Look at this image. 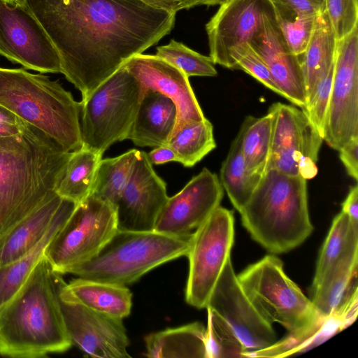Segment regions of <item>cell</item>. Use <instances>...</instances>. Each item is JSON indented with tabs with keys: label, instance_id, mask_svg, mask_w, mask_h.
Listing matches in <instances>:
<instances>
[{
	"label": "cell",
	"instance_id": "obj_20",
	"mask_svg": "<svg viewBox=\"0 0 358 358\" xmlns=\"http://www.w3.org/2000/svg\"><path fill=\"white\" fill-rule=\"evenodd\" d=\"M248 43L267 65L281 96L303 108L306 101L301 64L287 47L275 17L266 18Z\"/></svg>",
	"mask_w": 358,
	"mask_h": 358
},
{
	"label": "cell",
	"instance_id": "obj_41",
	"mask_svg": "<svg viewBox=\"0 0 358 358\" xmlns=\"http://www.w3.org/2000/svg\"><path fill=\"white\" fill-rule=\"evenodd\" d=\"M301 15H317L325 10V0H271Z\"/></svg>",
	"mask_w": 358,
	"mask_h": 358
},
{
	"label": "cell",
	"instance_id": "obj_40",
	"mask_svg": "<svg viewBox=\"0 0 358 358\" xmlns=\"http://www.w3.org/2000/svg\"><path fill=\"white\" fill-rule=\"evenodd\" d=\"M334 69V63L318 83L305 107L301 109L322 137L332 87Z\"/></svg>",
	"mask_w": 358,
	"mask_h": 358
},
{
	"label": "cell",
	"instance_id": "obj_29",
	"mask_svg": "<svg viewBox=\"0 0 358 358\" xmlns=\"http://www.w3.org/2000/svg\"><path fill=\"white\" fill-rule=\"evenodd\" d=\"M263 176L250 172L245 165L240 132L232 141L220 169V182L239 212L250 198Z\"/></svg>",
	"mask_w": 358,
	"mask_h": 358
},
{
	"label": "cell",
	"instance_id": "obj_12",
	"mask_svg": "<svg viewBox=\"0 0 358 358\" xmlns=\"http://www.w3.org/2000/svg\"><path fill=\"white\" fill-rule=\"evenodd\" d=\"M0 55L27 69L62 73L59 54L27 5L0 0Z\"/></svg>",
	"mask_w": 358,
	"mask_h": 358
},
{
	"label": "cell",
	"instance_id": "obj_45",
	"mask_svg": "<svg viewBox=\"0 0 358 358\" xmlns=\"http://www.w3.org/2000/svg\"><path fill=\"white\" fill-rule=\"evenodd\" d=\"M23 121L20 124H12L8 123H0V137L14 136L20 133Z\"/></svg>",
	"mask_w": 358,
	"mask_h": 358
},
{
	"label": "cell",
	"instance_id": "obj_37",
	"mask_svg": "<svg viewBox=\"0 0 358 358\" xmlns=\"http://www.w3.org/2000/svg\"><path fill=\"white\" fill-rule=\"evenodd\" d=\"M274 6L275 19L290 51L299 55L306 50L317 15H301L280 5Z\"/></svg>",
	"mask_w": 358,
	"mask_h": 358
},
{
	"label": "cell",
	"instance_id": "obj_6",
	"mask_svg": "<svg viewBox=\"0 0 358 358\" xmlns=\"http://www.w3.org/2000/svg\"><path fill=\"white\" fill-rule=\"evenodd\" d=\"M193 234L173 236L155 231L117 229L95 256L70 268L67 273L127 285L161 264L187 256Z\"/></svg>",
	"mask_w": 358,
	"mask_h": 358
},
{
	"label": "cell",
	"instance_id": "obj_15",
	"mask_svg": "<svg viewBox=\"0 0 358 358\" xmlns=\"http://www.w3.org/2000/svg\"><path fill=\"white\" fill-rule=\"evenodd\" d=\"M223 195L217 176L203 168L179 192L169 197L154 231L173 236L192 235L220 206Z\"/></svg>",
	"mask_w": 358,
	"mask_h": 358
},
{
	"label": "cell",
	"instance_id": "obj_35",
	"mask_svg": "<svg viewBox=\"0 0 358 358\" xmlns=\"http://www.w3.org/2000/svg\"><path fill=\"white\" fill-rule=\"evenodd\" d=\"M206 308L208 358H245L248 350L232 328L216 312L210 308Z\"/></svg>",
	"mask_w": 358,
	"mask_h": 358
},
{
	"label": "cell",
	"instance_id": "obj_30",
	"mask_svg": "<svg viewBox=\"0 0 358 358\" xmlns=\"http://www.w3.org/2000/svg\"><path fill=\"white\" fill-rule=\"evenodd\" d=\"M345 327L336 317H322L310 327L276 341L262 350L248 352L246 357H283L304 352L324 342Z\"/></svg>",
	"mask_w": 358,
	"mask_h": 358
},
{
	"label": "cell",
	"instance_id": "obj_22",
	"mask_svg": "<svg viewBox=\"0 0 358 358\" xmlns=\"http://www.w3.org/2000/svg\"><path fill=\"white\" fill-rule=\"evenodd\" d=\"M178 119L174 102L163 94L146 90L127 134L139 147H159L167 144Z\"/></svg>",
	"mask_w": 358,
	"mask_h": 358
},
{
	"label": "cell",
	"instance_id": "obj_19",
	"mask_svg": "<svg viewBox=\"0 0 358 358\" xmlns=\"http://www.w3.org/2000/svg\"><path fill=\"white\" fill-rule=\"evenodd\" d=\"M123 66L138 80L143 92H159L174 102L178 119L173 134L205 118L189 78L173 65L157 55L142 53L133 56Z\"/></svg>",
	"mask_w": 358,
	"mask_h": 358
},
{
	"label": "cell",
	"instance_id": "obj_16",
	"mask_svg": "<svg viewBox=\"0 0 358 358\" xmlns=\"http://www.w3.org/2000/svg\"><path fill=\"white\" fill-rule=\"evenodd\" d=\"M206 24L210 57L231 69V52L248 43L266 18L275 17L271 0H229Z\"/></svg>",
	"mask_w": 358,
	"mask_h": 358
},
{
	"label": "cell",
	"instance_id": "obj_5",
	"mask_svg": "<svg viewBox=\"0 0 358 358\" xmlns=\"http://www.w3.org/2000/svg\"><path fill=\"white\" fill-rule=\"evenodd\" d=\"M0 105L66 151L82 148L81 103L57 81L22 68L0 67Z\"/></svg>",
	"mask_w": 358,
	"mask_h": 358
},
{
	"label": "cell",
	"instance_id": "obj_1",
	"mask_svg": "<svg viewBox=\"0 0 358 358\" xmlns=\"http://www.w3.org/2000/svg\"><path fill=\"white\" fill-rule=\"evenodd\" d=\"M85 99L129 59L173 29L176 13L143 0H27Z\"/></svg>",
	"mask_w": 358,
	"mask_h": 358
},
{
	"label": "cell",
	"instance_id": "obj_23",
	"mask_svg": "<svg viewBox=\"0 0 358 358\" xmlns=\"http://www.w3.org/2000/svg\"><path fill=\"white\" fill-rule=\"evenodd\" d=\"M59 296L110 317L123 319L131 312L132 294L126 285L78 278L69 283L57 273Z\"/></svg>",
	"mask_w": 358,
	"mask_h": 358
},
{
	"label": "cell",
	"instance_id": "obj_18",
	"mask_svg": "<svg viewBox=\"0 0 358 358\" xmlns=\"http://www.w3.org/2000/svg\"><path fill=\"white\" fill-rule=\"evenodd\" d=\"M59 301L68 334L72 343L85 353L97 358L130 357L127 351L129 340L122 319L59 296Z\"/></svg>",
	"mask_w": 358,
	"mask_h": 358
},
{
	"label": "cell",
	"instance_id": "obj_10",
	"mask_svg": "<svg viewBox=\"0 0 358 358\" xmlns=\"http://www.w3.org/2000/svg\"><path fill=\"white\" fill-rule=\"evenodd\" d=\"M234 240L232 210L218 206L193 234L185 289L187 303L196 308H206L213 289L230 258Z\"/></svg>",
	"mask_w": 358,
	"mask_h": 358
},
{
	"label": "cell",
	"instance_id": "obj_33",
	"mask_svg": "<svg viewBox=\"0 0 358 358\" xmlns=\"http://www.w3.org/2000/svg\"><path fill=\"white\" fill-rule=\"evenodd\" d=\"M138 152L139 150L133 149L115 157L101 158L96 169L90 195L98 197L115 208Z\"/></svg>",
	"mask_w": 358,
	"mask_h": 358
},
{
	"label": "cell",
	"instance_id": "obj_25",
	"mask_svg": "<svg viewBox=\"0 0 358 358\" xmlns=\"http://www.w3.org/2000/svg\"><path fill=\"white\" fill-rule=\"evenodd\" d=\"M150 358H208L206 329L199 322L151 333L144 338Z\"/></svg>",
	"mask_w": 358,
	"mask_h": 358
},
{
	"label": "cell",
	"instance_id": "obj_11",
	"mask_svg": "<svg viewBox=\"0 0 358 358\" xmlns=\"http://www.w3.org/2000/svg\"><path fill=\"white\" fill-rule=\"evenodd\" d=\"M272 138L268 169L308 180L317 173L316 163L323 138L302 110L274 103ZM266 169V170H267Z\"/></svg>",
	"mask_w": 358,
	"mask_h": 358
},
{
	"label": "cell",
	"instance_id": "obj_49",
	"mask_svg": "<svg viewBox=\"0 0 358 358\" xmlns=\"http://www.w3.org/2000/svg\"><path fill=\"white\" fill-rule=\"evenodd\" d=\"M229 0H199V5H207V6H214V5H221Z\"/></svg>",
	"mask_w": 358,
	"mask_h": 358
},
{
	"label": "cell",
	"instance_id": "obj_39",
	"mask_svg": "<svg viewBox=\"0 0 358 358\" xmlns=\"http://www.w3.org/2000/svg\"><path fill=\"white\" fill-rule=\"evenodd\" d=\"M325 10L337 41L358 27V0H325Z\"/></svg>",
	"mask_w": 358,
	"mask_h": 358
},
{
	"label": "cell",
	"instance_id": "obj_43",
	"mask_svg": "<svg viewBox=\"0 0 358 358\" xmlns=\"http://www.w3.org/2000/svg\"><path fill=\"white\" fill-rule=\"evenodd\" d=\"M147 157L152 165H159L169 162H177L174 152L167 145L156 147L149 153H147Z\"/></svg>",
	"mask_w": 358,
	"mask_h": 358
},
{
	"label": "cell",
	"instance_id": "obj_26",
	"mask_svg": "<svg viewBox=\"0 0 358 358\" xmlns=\"http://www.w3.org/2000/svg\"><path fill=\"white\" fill-rule=\"evenodd\" d=\"M76 206L75 202L63 199L41 242L23 257L0 267V310L24 285L39 260L44 257L48 245L65 224Z\"/></svg>",
	"mask_w": 358,
	"mask_h": 358
},
{
	"label": "cell",
	"instance_id": "obj_3",
	"mask_svg": "<svg viewBox=\"0 0 358 358\" xmlns=\"http://www.w3.org/2000/svg\"><path fill=\"white\" fill-rule=\"evenodd\" d=\"M72 344L60 308L57 273L44 256L0 310V355L43 357L64 352Z\"/></svg>",
	"mask_w": 358,
	"mask_h": 358
},
{
	"label": "cell",
	"instance_id": "obj_17",
	"mask_svg": "<svg viewBox=\"0 0 358 358\" xmlns=\"http://www.w3.org/2000/svg\"><path fill=\"white\" fill-rule=\"evenodd\" d=\"M168 199L165 182L155 173L147 153L139 150L116 204L117 229L154 231L157 217Z\"/></svg>",
	"mask_w": 358,
	"mask_h": 358
},
{
	"label": "cell",
	"instance_id": "obj_8",
	"mask_svg": "<svg viewBox=\"0 0 358 358\" xmlns=\"http://www.w3.org/2000/svg\"><path fill=\"white\" fill-rule=\"evenodd\" d=\"M239 284L261 316L289 334L301 331L320 317L310 299L285 273L282 262L268 255L237 275Z\"/></svg>",
	"mask_w": 358,
	"mask_h": 358
},
{
	"label": "cell",
	"instance_id": "obj_44",
	"mask_svg": "<svg viewBox=\"0 0 358 358\" xmlns=\"http://www.w3.org/2000/svg\"><path fill=\"white\" fill-rule=\"evenodd\" d=\"M351 220L358 224V186L351 187L348 194L342 203V210Z\"/></svg>",
	"mask_w": 358,
	"mask_h": 358
},
{
	"label": "cell",
	"instance_id": "obj_32",
	"mask_svg": "<svg viewBox=\"0 0 358 358\" xmlns=\"http://www.w3.org/2000/svg\"><path fill=\"white\" fill-rule=\"evenodd\" d=\"M273 115L248 116L239 131L241 148L248 170L263 176L266 171L271 146Z\"/></svg>",
	"mask_w": 358,
	"mask_h": 358
},
{
	"label": "cell",
	"instance_id": "obj_24",
	"mask_svg": "<svg viewBox=\"0 0 358 358\" xmlns=\"http://www.w3.org/2000/svg\"><path fill=\"white\" fill-rule=\"evenodd\" d=\"M62 199L56 194L0 236V267L23 257L41 242Z\"/></svg>",
	"mask_w": 358,
	"mask_h": 358
},
{
	"label": "cell",
	"instance_id": "obj_46",
	"mask_svg": "<svg viewBox=\"0 0 358 358\" xmlns=\"http://www.w3.org/2000/svg\"><path fill=\"white\" fill-rule=\"evenodd\" d=\"M22 122L15 114L0 105V123L20 124Z\"/></svg>",
	"mask_w": 358,
	"mask_h": 358
},
{
	"label": "cell",
	"instance_id": "obj_50",
	"mask_svg": "<svg viewBox=\"0 0 358 358\" xmlns=\"http://www.w3.org/2000/svg\"><path fill=\"white\" fill-rule=\"evenodd\" d=\"M4 1L11 5H15V4L27 5V0H4Z\"/></svg>",
	"mask_w": 358,
	"mask_h": 358
},
{
	"label": "cell",
	"instance_id": "obj_14",
	"mask_svg": "<svg viewBox=\"0 0 358 358\" xmlns=\"http://www.w3.org/2000/svg\"><path fill=\"white\" fill-rule=\"evenodd\" d=\"M206 308L213 310L229 324L248 352L264 349L276 342L272 324L261 316L243 291L231 257L219 276Z\"/></svg>",
	"mask_w": 358,
	"mask_h": 358
},
{
	"label": "cell",
	"instance_id": "obj_2",
	"mask_svg": "<svg viewBox=\"0 0 358 358\" xmlns=\"http://www.w3.org/2000/svg\"><path fill=\"white\" fill-rule=\"evenodd\" d=\"M71 155L25 122L0 137V236L57 194Z\"/></svg>",
	"mask_w": 358,
	"mask_h": 358
},
{
	"label": "cell",
	"instance_id": "obj_7",
	"mask_svg": "<svg viewBox=\"0 0 358 358\" xmlns=\"http://www.w3.org/2000/svg\"><path fill=\"white\" fill-rule=\"evenodd\" d=\"M144 94L138 80L122 65L80 101L83 146L99 155L126 139Z\"/></svg>",
	"mask_w": 358,
	"mask_h": 358
},
{
	"label": "cell",
	"instance_id": "obj_48",
	"mask_svg": "<svg viewBox=\"0 0 358 358\" xmlns=\"http://www.w3.org/2000/svg\"><path fill=\"white\" fill-rule=\"evenodd\" d=\"M180 5L183 9L199 6V0H164Z\"/></svg>",
	"mask_w": 358,
	"mask_h": 358
},
{
	"label": "cell",
	"instance_id": "obj_28",
	"mask_svg": "<svg viewBox=\"0 0 358 358\" xmlns=\"http://www.w3.org/2000/svg\"><path fill=\"white\" fill-rule=\"evenodd\" d=\"M355 259H358V224L341 211L334 217L320 250L313 281L334 264Z\"/></svg>",
	"mask_w": 358,
	"mask_h": 358
},
{
	"label": "cell",
	"instance_id": "obj_27",
	"mask_svg": "<svg viewBox=\"0 0 358 358\" xmlns=\"http://www.w3.org/2000/svg\"><path fill=\"white\" fill-rule=\"evenodd\" d=\"M336 43L334 31L324 10L316 17L306 50L298 55L304 78L306 101L334 64Z\"/></svg>",
	"mask_w": 358,
	"mask_h": 358
},
{
	"label": "cell",
	"instance_id": "obj_31",
	"mask_svg": "<svg viewBox=\"0 0 358 358\" xmlns=\"http://www.w3.org/2000/svg\"><path fill=\"white\" fill-rule=\"evenodd\" d=\"M101 158L102 155L84 147L71 152L56 193L77 204L87 199Z\"/></svg>",
	"mask_w": 358,
	"mask_h": 358
},
{
	"label": "cell",
	"instance_id": "obj_9",
	"mask_svg": "<svg viewBox=\"0 0 358 358\" xmlns=\"http://www.w3.org/2000/svg\"><path fill=\"white\" fill-rule=\"evenodd\" d=\"M117 230L116 209L90 195L77 204L69 220L48 245L44 256L59 274L95 256Z\"/></svg>",
	"mask_w": 358,
	"mask_h": 358
},
{
	"label": "cell",
	"instance_id": "obj_21",
	"mask_svg": "<svg viewBox=\"0 0 358 358\" xmlns=\"http://www.w3.org/2000/svg\"><path fill=\"white\" fill-rule=\"evenodd\" d=\"M358 259L339 262L313 281L310 300L322 317H336L345 327L357 315Z\"/></svg>",
	"mask_w": 358,
	"mask_h": 358
},
{
	"label": "cell",
	"instance_id": "obj_42",
	"mask_svg": "<svg viewBox=\"0 0 358 358\" xmlns=\"http://www.w3.org/2000/svg\"><path fill=\"white\" fill-rule=\"evenodd\" d=\"M339 157L348 175L358 180V137L350 139L339 150Z\"/></svg>",
	"mask_w": 358,
	"mask_h": 358
},
{
	"label": "cell",
	"instance_id": "obj_47",
	"mask_svg": "<svg viewBox=\"0 0 358 358\" xmlns=\"http://www.w3.org/2000/svg\"><path fill=\"white\" fill-rule=\"evenodd\" d=\"M145 2L156 7L164 8L169 10H173L178 12V10L183 9V8L175 3L169 2L164 0H143Z\"/></svg>",
	"mask_w": 358,
	"mask_h": 358
},
{
	"label": "cell",
	"instance_id": "obj_4",
	"mask_svg": "<svg viewBox=\"0 0 358 358\" xmlns=\"http://www.w3.org/2000/svg\"><path fill=\"white\" fill-rule=\"evenodd\" d=\"M239 213L251 237L272 253L295 248L313 229L308 212L307 180L272 168L264 173Z\"/></svg>",
	"mask_w": 358,
	"mask_h": 358
},
{
	"label": "cell",
	"instance_id": "obj_13",
	"mask_svg": "<svg viewBox=\"0 0 358 358\" xmlns=\"http://www.w3.org/2000/svg\"><path fill=\"white\" fill-rule=\"evenodd\" d=\"M358 137V27L336 43L323 141L339 150Z\"/></svg>",
	"mask_w": 358,
	"mask_h": 358
},
{
	"label": "cell",
	"instance_id": "obj_36",
	"mask_svg": "<svg viewBox=\"0 0 358 358\" xmlns=\"http://www.w3.org/2000/svg\"><path fill=\"white\" fill-rule=\"evenodd\" d=\"M157 57L191 76H215L217 72L211 58L189 48L175 40L157 48Z\"/></svg>",
	"mask_w": 358,
	"mask_h": 358
},
{
	"label": "cell",
	"instance_id": "obj_34",
	"mask_svg": "<svg viewBox=\"0 0 358 358\" xmlns=\"http://www.w3.org/2000/svg\"><path fill=\"white\" fill-rule=\"evenodd\" d=\"M166 145L177 162L185 167L194 166L216 147L213 124L206 117L187 124L174 132Z\"/></svg>",
	"mask_w": 358,
	"mask_h": 358
},
{
	"label": "cell",
	"instance_id": "obj_38",
	"mask_svg": "<svg viewBox=\"0 0 358 358\" xmlns=\"http://www.w3.org/2000/svg\"><path fill=\"white\" fill-rule=\"evenodd\" d=\"M231 69L243 70L267 88L281 95L267 65L249 43L234 48L231 52Z\"/></svg>",
	"mask_w": 358,
	"mask_h": 358
}]
</instances>
